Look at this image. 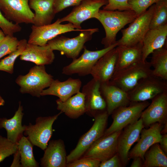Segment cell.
<instances>
[{
  "mask_svg": "<svg viewBox=\"0 0 167 167\" xmlns=\"http://www.w3.org/2000/svg\"><path fill=\"white\" fill-rule=\"evenodd\" d=\"M138 16L132 10L110 11L100 9L95 18L100 22L105 31V36L101 41L104 48L116 43L118 32Z\"/></svg>",
  "mask_w": 167,
  "mask_h": 167,
  "instance_id": "6da1fadb",
  "label": "cell"
},
{
  "mask_svg": "<svg viewBox=\"0 0 167 167\" xmlns=\"http://www.w3.org/2000/svg\"><path fill=\"white\" fill-rule=\"evenodd\" d=\"M54 79L53 76L46 71L45 66L36 65L31 68L27 74L19 75L15 82L20 87L21 93L39 97Z\"/></svg>",
  "mask_w": 167,
  "mask_h": 167,
  "instance_id": "7a4b0ae2",
  "label": "cell"
},
{
  "mask_svg": "<svg viewBox=\"0 0 167 167\" xmlns=\"http://www.w3.org/2000/svg\"><path fill=\"white\" fill-rule=\"evenodd\" d=\"M109 116L106 110L94 115L95 121L92 127L81 137L75 148L67 156V164L81 157L95 141L103 136Z\"/></svg>",
  "mask_w": 167,
  "mask_h": 167,
  "instance_id": "3957f363",
  "label": "cell"
},
{
  "mask_svg": "<svg viewBox=\"0 0 167 167\" xmlns=\"http://www.w3.org/2000/svg\"><path fill=\"white\" fill-rule=\"evenodd\" d=\"M151 67L150 62L141 61L115 72L110 82L128 92L140 79L151 75Z\"/></svg>",
  "mask_w": 167,
  "mask_h": 167,
  "instance_id": "277c9868",
  "label": "cell"
},
{
  "mask_svg": "<svg viewBox=\"0 0 167 167\" xmlns=\"http://www.w3.org/2000/svg\"><path fill=\"white\" fill-rule=\"evenodd\" d=\"M155 8V4L138 16L127 28L122 29V37L116 41L118 46H132L142 44L143 38L149 29Z\"/></svg>",
  "mask_w": 167,
  "mask_h": 167,
  "instance_id": "5b68a950",
  "label": "cell"
},
{
  "mask_svg": "<svg viewBox=\"0 0 167 167\" xmlns=\"http://www.w3.org/2000/svg\"><path fill=\"white\" fill-rule=\"evenodd\" d=\"M98 31V28L84 29L75 37L57 36L47 44L53 50L59 51L67 58L73 60L78 58L85 43L91 39L94 33Z\"/></svg>",
  "mask_w": 167,
  "mask_h": 167,
  "instance_id": "8992f818",
  "label": "cell"
},
{
  "mask_svg": "<svg viewBox=\"0 0 167 167\" xmlns=\"http://www.w3.org/2000/svg\"><path fill=\"white\" fill-rule=\"evenodd\" d=\"M62 113L60 111L52 116L37 117L35 124L29 123L28 125H25L24 135L33 146L44 150L53 134V124Z\"/></svg>",
  "mask_w": 167,
  "mask_h": 167,
  "instance_id": "52a82bcc",
  "label": "cell"
},
{
  "mask_svg": "<svg viewBox=\"0 0 167 167\" xmlns=\"http://www.w3.org/2000/svg\"><path fill=\"white\" fill-rule=\"evenodd\" d=\"M150 103L148 101L131 102L128 106L121 107L115 110L111 114L113 122L109 127L106 129L103 136L121 131L127 125L136 122Z\"/></svg>",
  "mask_w": 167,
  "mask_h": 167,
  "instance_id": "ba28073f",
  "label": "cell"
},
{
  "mask_svg": "<svg viewBox=\"0 0 167 167\" xmlns=\"http://www.w3.org/2000/svg\"><path fill=\"white\" fill-rule=\"evenodd\" d=\"M117 46L116 42L109 47L96 51L88 50L84 47L82 55L64 67L62 73L67 75L77 74L80 76L90 74L92 68L97 61L106 53Z\"/></svg>",
  "mask_w": 167,
  "mask_h": 167,
  "instance_id": "9c48e42d",
  "label": "cell"
},
{
  "mask_svg": "<svg viewBox=\"0 0 167 167\" xmlns=\"http://www.w3.org/2000/svg\"><path fill=\"white\" fill-rule=\"evenodd\" d=\"M61 23L58 19L54 23L46 25L37 26L33 25L28 43L43 46L60 34L73 31L82 32L84 30L77 29L70 23L66 24Z\"/></svg>",
  "mask_w": 167,
  "mask_h": 167,
  "instance_id": "30bf717a",
  "label": "cell"
},
{
  "mask_svg": "<svg viewBox=\"0 0 167 167\" xmlns=\"http://www.w3.org/2000/svg\"><path fill=\"white\" fill-rule=\"evenodd\" d=\"M165 92H167V81L150 75L140 79L127 93L131 102H138L152 100Z\"/></svg>",
  "mask_w": 167,
  "mask_h": 167,
  "instance_id": "8fae6325",
  "label": "cell"
},
{
  "mask_svg": "<svg viewBox=\"0 0 167 167\" xmlns=\"http://www.w3.org/2000/svg\"><path fill=\"white\" fill-rule=\"evenodd\" d=\"M108 0H83L66 16L59 19L61 23L67 21L77 29H81L82 23L88 19L94 18L100 8L108 3Z\"/></svg>",
  "mask_w": 167,
  "mask_h": 167,
  "instance_id": "7c38bea8",
  "label": "cell"
},
{
  "mask_svg": "<svg viewBox=\"0 0 167 167\" xmlns=\"http://www.w3.org/2000/svg\"><path fill=\"white\" fill-rule=\"evenodd\" d=\"M29 0H0V9L8 20L19 24H33L34 13L31 11Z\"/></svg>",
  "mask_w": 167,
  "mask_h": 167,
  "instance_id": "4fadbf2b",
  "label": "cell"
},
{
  "mask_svg": "<svg viewBox=\"0 0 167 167\" xmlns=\"http://www.w3.org/2000/svg\"><path fill=\"white\" fill-rule=\"evenodd\" d=\"M122 130L100 138L91 146L82 157L95 159L101 162L111 157L117 153L118 139Z\"/></svg>",
  "mask_w": 167,
  "mask_h": 167,
  "instance_id": "5bb4252c",
  "label": "cell"
},
{
  "mask_svg": "<svg viewBox=\"0 0 167 167\" xmlns=\"http://www.w3.org/2000/svg\"><path fill=\"white\" fill-rule=\"evenodd\" d=\"M144 127L141 118L129 125L122 130L118 139L117 153L123 167L126 166L130 159L129 153L134 143L139 140L142 130Z\"/></svg>",
  "mask_w": 167,
  "mask_h": 167,
  "instance_id": "9a60e30c",
  "label": "cell"
},
{
  "mask_svg": "<svg viewBox=\"0 0 167 167\" xmlns=\"http://www.w3.org/2000/svg\"><path fill=\"white\" fill-rule=\"evenodd\" d=\"M152 100L140 117L146 127L156 122L163 125L167 122V92L159 94Z\"/></svg>",
  "mask_w": 167,
  "mask_h": 167,
  "instance_id": "2e32d148",
  "label": "cell"
},
{
  "mask_svg": "<svg viewBox=\"0 0 167 167\" xmlns=\"http://www.w3.org/2000/svg\"><path fill=\"white\" fill-rule=\"evenodd\" d=\"M163 126V125L156 122L152 124L147 129L143 128L137 143L129 152V159L139 157L144 161L145 152L152 145L159 143Z\"/></svg>",
  "mask_w": 167,
  "mask_h": 167,
  "instance_id": "e0dca14e",
  "label": "cell"
},
{
  "mask_svg": "<svg viewBox=\"0 0 167 167\" xmlns=\"http://www.w3.org/2000/svg\"><path fill=\"white\" fill-rule=\"evenodd\" d=\"M116 47L101 57L92 70L90 74L100 84L109 82L114 73L117 58Z\"/></svg>",
  "mask_w": 167,
  "mask_h": 167,
  "instance_id": "ac0fdd59",
  "label": "cell"
},
{
  "mask_svg": "<svg viewBox=\"0 0 167 167\" xmlns=\"http://www.w3.org/2000/svg\"><path fill=\"white\" fill-rule=\"evenodd\" d=\"M100 83L92 78L83 87L82 92L85 95L86 112L94 116L97 113L106 110V105L100 91Z\"/></svg>",
  "mask_w": 167,
  "mask_h": 167,
  "instance_id": "d6986e66",
  "label": "cell"
},
{
  "mask_svg": "<svg viewBox=\"0 0 167 167\" xmlns=\"http://www.w3.org/2000/svg\"><path fill=\"white\" fill-rule=\"evenodd\" d=\"M100 91L106 105L109 115L117 109L128 105L131 103L128 93L109 82L100 84Z\"/></svg>",
  "mask_w": 167,
  "mask_h": 167,
  "instance_id": "ffe728a7",
  "label": "cell"
},
{
  "mask_svg": "<svg viewBox=\"0 0 167 167\" xmlns=\"http://www.w3.org/2000/svg\"><path fill=\"white\" fill-rule=\"evenodd\" d=\"M41 159L42 167H66V154L64 141L60 139L49 141Z\"/></svg>",
  "mask_w": 167,
  "mask_h": 167,
  "instance_id": "44dd1931",
  "label": "cell"
},
{
  "mask_svg": "<svg viewBox=\"0 0 167 167\" xmlns=\"http://www.w3.org/2000/svg\"><path fill=\"white\" fill-rule=\"evenodd\" d=\"M82 83L79 79L69 78L64 81L54 79L48 88L44 89L41 96L53 95L57 96L62 101H64L80 91Z\"/></svg>",
  "mask_w": 167,
  "mask_h": 167,
  "instance_id": "7402d4cb",
  "label": "cell"
},
{
  "mask_svg": "<svg viewBox=\"0 0 167 167\" xmlns=\"http://www.w3.org/2000/svg\"><path fill=\"white\" fill-rule=\"evenodd\" d=\"M54 58L53 50L47 44L40 46L28 43L19 57L21 60L32 62L39 66L51 64Z\"/></svg>",
  "mask_w": 167,
  "mask_h": 167,
  "instance_id": "603a6c76",
  "label": "cell"
},
{
  "mask_svg": "<svg viewBox=\"0 0 167 167\" xmlns=\"http://www.w3.org/2000/svg\"><path fill=\"white\" fill-rule=\"evenodd\" d=\"M167 37V24L149 29L142 41V60H146L148 56L155 50L165 46Z\"/></svg>",
  "mask_w": 167,
  "mask_h": 167,
  "instance_id": "cb8c5ba5",
  "label": "cell"
},
{
  "mask_svg": "<svg viewBox=\"0 0 167 167\" xmlns=\"http://www.w3.org/2000/svg\"><path fill=\"white\" fill-rule=\"evenodd\" d=\"M23 106L20 101L19 106L13 117L7 119L5 118H0V129H5L7 132V138L11 142L17 143L23 136L25 125H22V120L24 115Z\"/></svg>",
  "mask_w": 167,
  "mask_h": 167,
  "instance_id": "d4e9b609",
  "label": "cell"
},
{
  "mask_svg": "<svg viewBox=\"0 0 167 167\" xmlns=\"http://www.w3.org/2000/svg\"><path fill=\"white\" fill-rule=\"evenodd\" d=\"M54 0H29V5L35 11L33 25L40 26L51 24L55 14Z\"/></svg>",
  "mask_w": 167,
  "mask_h": 167,
  "instance_id": "484cf974",
  "label": "cell"
},
{
  "mask_svg": "<svg viewBox=\"0 0 167 167\" xmlns=\"http://www.w3.org/2000/svg\"><path fill=\"white\" fill-rule=\"evenodd\" d=\"M57 109L70 118L76 119L86 112L85 95L80 91L64 101H56Z\"/></svg>",
  "mask_w": 167,
  "mask_h": 167,
  "instance_id": "4316f807",
  "label": "cell"
},
{
  "mask_svg": "<svg viewBox=\"0 0 167 167\" xmlns=\"http://www.w3.org/2000/svg\"><path fill=\"white\" fill-rule=\"evenodd\" d=\"M142 47L141 44L132 46H117L116 47L117 58L114 73L142 61Z\"/></svg>",
  "mask_w": 167,
  "mask_h": 167,
  "instance_id": "83f0119b",
  "label": "cell"
},
{
  "mask_svg": "<svg viewBox=\"0 0 167 167\" xmlns=\"http://www.w3.org/2000/svg\"><path fill=\"white\" fill-rule=\"evenodd\" d=\"M150 62L154 69L151 75L167 80V49L163 47L154 51Z\"/></svg>",
  "mask_w": 167,
  "mask_h": 167,
  "instance_id": "f1b7e54d",
  "label": "cell"
},
{
  "mask_svg": "<svg viewBox=\"0 0 167 167\" xmlns=\"http://www.w3.org/2000/svg\"><path fill=\"white\" fill-rule=\"evenodd\" d=\"M167 156L159 143L152 145L145 152L143 167H167Z\"/></svg>",
  "mask_w": 167,
  "mask_h": 167,
  "instance_id": "f546056e",
  "label": "cell"
},
{
  "mask_svg": "<svg viewBox=\"0 0 167 167\" xmlns=\"http://www.w3.org/2000/svg\"><path fill=\"white\" fill-rule=\"evenodd\" d=\"M33 145L25 136H22L18 142V149L20 155L21 167H38L33 152Z\"/></svg>",
  "mask_w": 167,
  "mask_h": 167,
  "instance_id": "4dcf8cb0",
  "label": "cell"
},
{
  "mask_svg": "<svg viewBox=\"0 0 167 167\" xmlns=\"http://www.w3.org/2000/svg\"><path fill=\"white\" fill-rule=\"evenodd\" d=\"M27 43V40L25 39L19 41L17 49L9 54L8 56L1 60L0 71H5L10 74L13 73L15 61L24 51Z\"/></svg>",
  "mask_w": 167,
  "mask_h": 167,
  "instance_id": "1f68e13d",
  "label": "cell"
},
{
  "mask_svg": "<svg viewBox=\"0 0 167 167\" xmlns=\"http://www.w3.org/2000/svg\"><path fill=\"white\" fill-rule=\"evenodd\" d=\"M167 24V0H161L155 4V8L149 29Z\"/></svg>",
  "mask_w": 167,
  "mask_h": 167,
  "instance_id": "d6a6232c",
  "label": "cell"
},
{
  "mask_svg": "<svg viewBox=\"0 0 167 167\" xmlns=\"http://www.w3.org/2000/svg\"><path fill=\"white\" fill-rule=\"evenodd\" d=\"M19 41L14 36L6 35L0 41V59L17 48Z\"/></svg>",
  "mask_w": 167,
  "mask_h": 167,
  "instance_id": "836d02e7",
  "label": "cell"
},
{
  "mask_svg": "<svg viewBox=\"0 0 167 167\" xmlns=\"http://www.w3.org/2000/svg\"><path fill=\"white\" fill-rule=\"evenodd\" d=\"M18 149V143H13L0 135V163L6 157L14 154Z\"/></svg>",
  "mask_w": 167,
  "mask_h": 167,
  "instance_id": "e575fe53",
  "label": "cell"
},
{
  "mask_svg": "<svg viewBox=\"0 0 167 167\" xmlns=\"http://www.w3.org/2000/svg\"><path fill=\"white\" fill-rule=\"evenodd\" d=\"M161 0H129L131 10L139 16L145 12L147 9L154 4Z\"/></svg>",
  "mask_w": 167,
  "mask_h": 167,
  "instance_id": "d590c367",
  "label": "cell"
},
{
  "mask_svg": "<svg viewBox=\"0 0 167 167\" xmlns=\"http://www.w3.org/2000/svg\"><path fill=\"white\" fill-rule=\"evenodd\" d=\"M0 28L5 35L14 36L16 32H20L22 28L19 24L13 23L7 20L2 14L0 9Z\"/></svg>",
  "mask_w": 167,
  "mask_h": 167,
  "instance_id": "8d00e7d4",
  "label": "cell"
},
{
  "mask_svg": "<svg viewBox=\"0 0 167 167\" xmlns=\"http://www.w3.org/2000/svg\"><path fill=\"white\" fill-rule=\"evenodd\" d=\"M129 0H108V3L103 6V10L114 11L132 10L128 3Z\"/></svg>",
  "mask_w": 167,
  "mask_h": 167,
  "instance_id": "74e56055",
  "label": "cell"
},
{
  "mask_svg": "<svg viewBox=\"0 0 167 167\" xmlns=\"http://www.w3.org/2000/svg\"><path fill=\"white\" fill-rule=\"evenodd\" d=\"M101 162L97 159L81 157L67 164L66 167H99Z\"/></svg>",
  "mask_w": 167,
  "mask_h": 167,
  "instance_id": "f35d334b",
  "label": "cell"
},
{
  "mask_svg": "<svg viewBox=\"0 0 167 167\" xmlns=\"http://www.w3.org/2000/svg\"><path fill=\"white\" fill-rule=\"evenodd\" d=\"M83 0H54L53 8L55 14L70 6L79 5Z\"/></svg>",
  "mask_w": 167,
  "mask_h": 167,
  "instance_id": "ab89813d",
  "label": "cell"
},
{
  "mask_svg": "<svg viewBox=\"0 0 167 167\" xmlns=\"http://www.w3.org/2000/svg\"><path fill=\"white\" fill-rule=\"evenodd\" d=\"M120 157L117 153L109 159L101 162L99 167H122Z\"/></svg>",
  "mask_w": 167,
  "mask_h": 167,
  "instance_id": "60d3db41",
  "label": "cell"
},
{
  "mask_svg": "<svg viewBox=\"0 0 167 167\" xmlns=\"http://www.w3.org/2000/svg\"><path fill=\"white\" fill-rule=\"evenodd\" d=\"M11 167H21L20 163V155L18 149L14 154V158Z\"/></svg>",
  "mask_w": 167,
  "mask_h": 167,
  "instance_id": "b9f144b4",
  "label": "cell"
},
{
  "mask_svg": "<svg viewBox=\"0 0 167 167\" xmlns=\"http://www.w3.org/2000/svg\"><path fill=\"white\" fill-rule=\"evenodd\" d=\"M160 146L163 151L167 155V134L162 135L161 137L159 143Z\"/></svg>",
  "mask_w": 167,
  "mask_h": 167,
  "instance_id": "7bdbcfd3",
  "label": "cell"
},
{
  "mask_svg": "<svg viewBox=\"0 0 167 167\" xmlns=\"http://www.w3.org/2000/svg\"><path fill=\"white\" fill-rule=\"evenodd\" d=\"M131 167H143V161L139 157H135L133 159Z\"/></svg>",
  "mask_w": 167,
  "mask_h": 167,
  "instance_id": "ee69618b",
  "label": "cell"
},
{
  "mask_svg": "<svg viewBox=\"0 0 167 167\" xmlns=\"http://www.w3.org/2000/svg\"><path fill=\"white\" fill-rule=\"evenodd\" d=\"M167 122L163 125V127L161 131V135L167 134Z\"/></svg>",
  "mask_w": 167,
  "mask_h": 167,
  "instance_id": "f6af8a7d",
  "label": "cell"
},
{
  "mask_svg": "<svg viewBox=\"0 0 167 167\" xmlns=\"http://www.w3.org/2000/svg\"><path fill=\"white\" fill-rule=\"evenodd\" d=\"M5 35L2 31L0 29V41L3 39Z\"/></svg>",
  "mask_w": 167,
  "mask_h": 167,
  "instance_id": "bcb514c9",
  "label": "cell"
},
{
  "mask_svg": "<svg viewBox=\"0 0 167 167\" xmlns=\"http://www.w3.org/2000/svg\"><path fill=\"white\" fill-rule=\"evenodd\" d=\"M5 103V101L3 99L0 95V106H3Z\"/></svg>",
  "mask_w": 167,
  "mask_h": 167,
  "instance_id": "7dc6e473",
  "label": "cell"
}]
</instances>
